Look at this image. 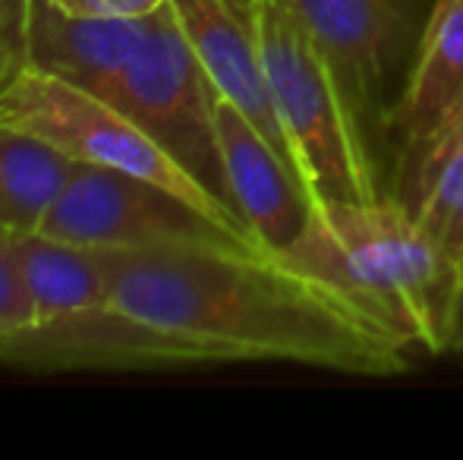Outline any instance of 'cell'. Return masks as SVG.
Returning <instances> with one entry per match:
<instances>
[{
  "label": "cell",
  "instance_id": "cell-19",
  "mask_svg": "<svg viewBox=\"0 0 463 460\" xmlns=\"http://www.w3.org/2000/svg\"><path fill=\"white\" fill-rule=\"evenodd\" d=\"M246 4H252V0H246Z\"/></svg>",
  "mask_w": 463,
  "mask_h": 460
},
{
  "label": "cell",
  "instance_id": "cell-16",
  "mask_svg": "<svg viewBox=\"0 0 463 460\" xmlns=\"http://www.w3.org/2000/svg\"><path fill=\"white\" fill-rule=\"evenodd\" d=\"M23 0H0V92L23 70Z\"/></svg>",
  "mask_w": 463,
  "mask_h": 460
},
{
  "label": "cell",
  "instance_id": "cell-8",
  "mask_svg": "<svg viewBox=\"0 0 463 460\" xmlns=\"http://www.w3.org/2000/svg\"><path fill=\"white\" fill-rule=\"evenodd\" d=\"M312 38L337 82L347 92L360 123L384 120V95L407 73L422 23L413 0H284Z\"/></svg>",
  "mask_w": 463,
  "mask_h": 460
},
{
  "label": "cell",
  "instance_id": "cell-18",
  "mask_svg": "<svg viewBox=\"0 0 463 460\" xmlns=\"http://www.w3.org/2000/svg\"><path fill=\"white\" fill-rule=\"evenodd\" d=\"M451 353H458V356H463V334H460V338H458V344H454V350H451Z\"/></svg>",
  "mask_w": 463,
  "mask_h": 460
},
{
  "label": "cell",
  "instance_id": "cell-20",
  "mask_svg": "<svg viewBox=\"0 0 463 460\" xmlns=\"http://www.w3.org/2000/svg\"><path fill=\"white\" fill-rule=\"evenodd\" d=\"M460 334H463V332H460Z\"/></svg>",
  "mask_w": 463,
  "mask_h": 460
},
{
  "label": "cell",
  "instance_id": "cell-11",
  "mask_svg": "<svg viewBox=\"0 0 463 460\" xmlns=\"http://www.w3.org/2000/svg\"><path fill=\"white\" fill-rule=\"evenodd\" d=\"M463 111V0H432L382 127L403 164Z\"/></svg>",
  "mask_w": 463,
  "mask_h": 460
},
{
  "label": "cell",
  "instance_id": "cell-4",
  "mask_svg": "<svg viewBox=\"0 0 463 460\" xmlns=\"http://www.w3.org/2000/svg\"><path fill=\"white\" fill-rule=\"evenodd\" d=\"M265 82L309 202H369L378 190L366 127L331 63L284 0H252Z\"/></svg>",
  "mask_w": 463,
  "mask_h": 460
},
{
  "label": "cell",
  "instance_id": "cell-10",
  "mask_svg": "<svg viewBox=\"0 0 463 460\" xmlns=\"http://www.w3.org/2000/svg\"><path fill=\"white\" fill-rule=\"evenodd\" d=\"M148 16H86L54 0H23V67L98 95L139 51Z\"/></svg>",
  "mask_w": 463,
  "mask_h": 460
},
{
  "label": "cell",
  "instance_id": "cell-17",
  "mask_svg": "<svg viewBox=\"0 0 463 460\" xmlns=\"http://www.w3.org/2000/svg\"><path fill=\"white\" fill-rule=\"evenodd\" d=\"M54 4L86 16H148L167 0H54Z\"/></svg>",
  "mask_w": 463,
  "mask_h": 460
},
{
  "label": "cell",
  "instance_id": "cell-5",
  "mask_svg": "<svg viewBox=\"0 0 463 460\" xmlns=\"http://www.w3.org/2000/svg\"><path fill=\"white\" fill-rule=\"evenodd\" d=\"M98 99L129 117L189 177L233 211L214 117L218 89L195 57L171 0L148 16L139 51L104 82Z\"/></svg>",
  "mask_w": 463,
  "mask_h": 460
},
{
  "label": "cell",
  "instance_id": "cell-3",
  "mask_svg": "<svg viewBox=\"0 0 463 460\" xmlns=\"http://www.w3.org/2000/svg\"><path fill=\"white\" fill-rule=\"evenodd\" d=\"M16 262L35 322L4 347L0 362L6 366L35 372L218 366L205 347L117 306L92 249L32 233L16 237Z\"/></svg>",
  "mask_w": 463,
  "mask_h": 460
},
{
  "label": "cell",
  "instance_id": "cell-2",
  "mask_svg": "<svg viewBox=\"0 0 463 460\" xmlns=\"http://www.w3.org/2000/svg\"><path fill=\"white\" fill-rule=\"evenodd\" d=\"M275 258L410 353H451L458 344L463 271L403 199L316 202L303 230Z\"/></svg>",
  "mask_w": 463,
  "mask_h": 460
},
{
  "label": "cell",
  "instance_id": "cell-12",
  "mask_svg": "<svg viewBox=\"0 0 463 460\" xmlns=\"http://www.w3.org/2000/svg\"><path fill=\"white\" fill-rule=\"evenodd\" d=\"M171 6L212 86L240 114L250 117L259 133L290 164V152H287L284 133L278 127L275 105L269 95V82H265L252 4H246V0H171Z\"/></svg>",
  "mask_w": 463,
  "mask_h": 460
},
{
  "label": "cell",
  "instance_id": "cell-1",
  "mask_svg": "<svg viewBox=\"0 0 463 460\" xmlns=\"http://www.w3.org/2000/svg\"><path fill=\"white\" fill-rule=\"evenodd\" d=\"M92 252L117 306L214 362L284 360L366 379L413 366L407 347L246 239Z\"/></svg>",
  "mask_w": 463,
  "mask_h": 460
},
{
  "label": "cell",
  "instance_id": "cell-15",
  "mask_svg": "<svg viewBox=\"0 0 463 460\" xmlns=\"http://www.w3.org/2000/svg\"><path fill=\"white\" fill-rule=\"evenodd\" d=\"M32 322H35V306L16 262V237L0 230V353Z\"/></svg>",
  "mask_w": 463,
  "mask_h": 460
},
{
  "label": "cell",
  "instance_id": "cell-6",
  "mask_svg": "<svg viewBox=\"0 0 463 460\" xmlns=\"http://www.w3.org/2000/svg\"><path fill=\"white\" fill-rule=\"evenodd\" d=\"M0 123L38 136L82 164L114 167V171L152 180L177 192L180 199H186L224 228L252 239L246 224L224 202H218L199 180L189 177L158 142L148 139L129 117H123L114 105L86 89L23 67L0 92Z\"/></svg>",
  "mask_w": 463,
  "mask_h": 460
},
{
  "label": "cell",
  "instance_id": "cell-9",
  "mask_svg": "<svg viewBox=\"0 0 463 460\" xmlns=\"http://www.w3.org/2000/svg\"><path fill=\"white\" fill-rule=\"evenodd\" d=\"M218 142L227 196L259 246L271 256L287 249L309 218V196L284 155L218 92Z\"/></svg>",
  "mask_w": 463,
  "mask_h": 460
},
{
  "label": "cell",
  "instance_id": "cell-7",
  "mask_svg": "<svg viewBox=\"0 0 463 460\" xmlns=\"http://www.w3.org/2000/svg\"><path fill=\"white\" fill-rule=\"evenodd\" d=\"M42 237L82 249H152L246 239L152 180L82 161H76L67 190L44 218Z\"/></svg>",
  "mask_w": 463,
  "mask_h": 460
},
{
  "label": "cell",
  "instance_id": "cell-13",
  "mask_svg": "<svg viewBox=\"0 0 463 460\" xmlns=\"http://www.w3.org/2000/svg\"><path fill=\"white\" fill-rule=\"evenodd\" d=\"M76 161L23 129L0 123V230L10 237L42 233Z\"/></svg>",
  "mask_w": 463,
  "mask_h": 460
},
{
  "label": "cell",
  "instance_id": "cell-14",
  "mask_svg": "<svg viewBox=\"0 0 463 460\" xmlns=\"http://www.w3.org/2000/svg\"><path fill=\"white\" fill-rule=\"evenodd\" d=\"M403 177L401 199L463 271V111L403 164Z\"/></svg>",
  "mask_w": 463,
  "mask_h": 460
}]
</instances>
